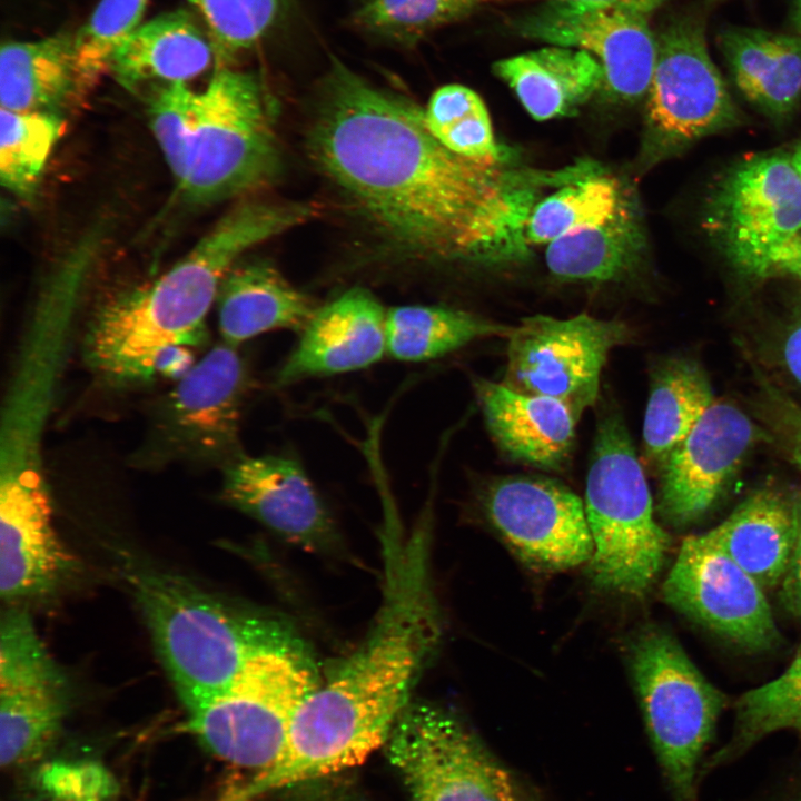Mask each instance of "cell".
<instances>
[{"mask_svg":"<svg viewBox=\"0 0 801 801\" xmlns=\"http://www.w3.org/2000/svg\"><path fill=\"white\" fill-rule=\"evenodd\" d=\"M798 535L795 507L771 490L754 492L705 533L763 589L780 584Z\"/></svg>","mask_w":801,"mask_h":801,"instance_id":"cell-26","label":"cell"},{"mask_svg":"<svg viewBox=\"0 0 801 801\" xmlns=\"http://www.w3.org/2000/svg\"><path fill=\"white\" fill-rule=\"evenodd\" d=\"M753 801H801V759L782 771Z\"/></svg>","mask_w":801,"mask_h":801,"instance_id":"cell-41","label":"cell"},{"mask_svg":"<svg viewBox=\"0 0 801 801\" xmlns=\"http://www.w3.org/2000/svg\"><path fill=\"white\" fill-rule=\"evenodd\" d=\"M631 338L630 327L616 319L587 314L525 317L507 337L502 383L520 393L557 399L578 422L597 400L609 354Z\"/></svg>","mask_w":801,"mask_h":801,"instance_id":"cell-12","label":"cell"},{"mask_svg":"<svg viewBox=\"0 0 801 801\" xmlns=\"http://www.w3.org/2000/svg\"><path fill=\"white\" fill-rule=\"evenodd\" d=\"M424 116L433 136L456 155L479 160L507 157L495 140L486 105L466 86L449 83L436 89Z\"/></svg>","mask_w":801,"mask_h":801,"instance_id":"cell-34","label":"cell"},{"mask_svg":"<svg viewBox=\"0 0 801 801\" xmlns=\"http://www.w3.org/2000/svg\"><path fill=\"white\" fill-rule=\"evenodd\" d=\"M249 385L238 347L224 342L214 346L160 399L135 462L225 466L243 453L241 413Z\"/></svg>","mask_w":801,"mask_h":801,"instance_id":"cell-9","label":"cell"},{"mask_svg":"<svg viewBox=\"0 0 801 801\" xmlns=\"http://www.w3.org/2000/svg\"><path fill=\"white\" fill-rule=\"evenodd\" d=\"M760 436L738 406L714 402L659 468L662 517L676 527L701 520Z\"/></svg>","mask_w":801,"mask_h":801,"instance_id":"cell-17","label":"cell"},{"mask_svg":"<svg viewBox=\"0 0 801 801\" xmlns=\"http://www.w3.org/2000/svg\"><path fill=\"white\" fill-rule=\"evenodd\" d=\"M222 495L283 540L305 550H323L336 537L327 506L293 455L243 452L222 466Z\"/></svg>","mask_w":801,"mask_h":801,"instance_id":"cell-18","label":"cell"},{"mask_svg":"<svg viewBox=\"0 0 801 801\" xmlns=\"http://www.w3.org/2000/svg\"><path fill=\"white\" fill-rule=\"evenodd\" d=\"M385 745L413 801H525L510 769L436 703L411 702Z\"/></svg>","mask_w":801,"mask_h":801,"instance_id":"cell-10","label":"cell"},{"mask_svg":"<svg viewBox=\"0 0 801 801\" xmlns=\"http://www.w3.org/2000/svg\"><path fill=\"white\" fill-rule=\"evenodd\" d=\"M647 18L621 7L545 1L512 27L525 39L592 55L602 66V89L610 98L635 103L646 98L657 55Z\"/></svg>","mask_w":801,"mask_h":801,"instance_id":"cell-15","label":"cell"},{"mask_svg":"<svg viewBox=\"0 0 801 801\" xmlns=\"http://www.w3.org/2000/svg\"><path fill=\"white\" fill-rule=\"evenodd\" d=\"M386 312L374 294L362 287L317 307L274 375V387L350 373L379 362L386 353Z\"/></svg>","mask_w":801,"mask_h":801,"instance_id":"cell-19","label":"cell"},{"mask_svg":"<svg viewBox=\"0 0 801 801\" xmlns=\"http://www.w3.org/2000/svg\"><path fill=\"white\" fill-rule=\"evenodd\" d=\"M216 60L211 40L191 13L175 10L140 24L116 50L108 71L126 87L150 80L186 82Z\"/></svg>","mask_w":801,"mask_h":801,"instance_id":"cell-25","label":"cell"},{"mask_svg":"<svg viewBox=\"0 0 801 801\" xmlns=\"http://www.w3.org/2000/svg\"><path fill=\"white\" fill-rule=\"evenodd\" d=\"M731 80L765 117L781 121L801 103V37L749 27L718 36Z\"/></svg>","mask_w":801,"mask_h":801,"instance_id":"cell-22","label":"cell"},{"mask_svg":"<svg viewBox=\"0 0 801 801\" xmlns=\"http://www.w3.org/2000/svg\"><path fill=\"white\" fill-rule=\"evenodd\" d=\"M148 0H100L88 21L75 32V52L86 92L108 71L116 50L141 24Z\"/></svg>","mask_w":801,"mask_h":801,"instance_id":"cell-37","label":"cell"},{"mask_svg":"<svg viewBox=\"0 0 801 801\" xmlns=\"http://www.w3.org/2000/svg\"><path fill=\"white\" fill-rule=\"evenodd\" d=\"M63 120L48 111L0 113V179L19 198H31L62 134Z\"/></svg>","mask_w":801,"mask_h":801,"instance_id":"cell-33","label":"cell"},{"mask_svg":"<svg viewBox=\"0 0 801 801\" xmlns=\"http://www.w3.org/2000/svg\"><path fill=\"white\" fill-rule=\"evenodd\" d=\"M492 71L537 121L574 113L604 83L602 66L592 55L553 44L500 59Z\"/></svg>","mask_w":801,"mask_h":801,"instance_id":"cell-24","label":"cell"},{"mask_svg":"<svg viewBox=\"0 0 801 801\" xmlns=\"http://www.w3.org/2000/svg\"><path fill=\"white\" fill-rule=\"evenodd\" d=\"M512 326L443 305H406L386 312V353L400 362L439 358L475 340L508 337Z\"/></svg>","mask_w":801,"mask_h":801,"instance_id":"cell-30","label":"cell"},{"mask_svg":"<svg viewBox=\"0 0 801 801\" xmlns=\"http://www.w3.org/2000/svg\"><path fill=\"white\" fill-rule=\"evenodd\" d=\"M713 403L708 375L694 359L672 357L657 364L643 424L646 461L660 468Z\"/></svg>","mask_w":801,"mask_h":801,"instance_id":"cell-29","label":"cell"},{"mask_svg":"<svg viewBox=\"0 0 801 801\" xmlns=\"http://www.w3.org/2000/svg\"><path fill=\"white\" fill-rule=\"evenodd\" d=\"M39 784L46 795L83 801H109L117 792L115 779L93 762H55L42 768Z\"/></svg>","mask_w":801,"mask_h":801,"instance_id":"cell-39","label":"cell"},{"mask_svg":"<svg viewBox=\"0 0 801 801\" xmlns=\"http://www.w3.org/2000/svg\"><path fill=\"white\" fill-rule=\"evenodd\" d=\"M216 305L221 339L234 347L270 330L300 332L317 308L265 261L236 263L220 284Z\"/></svg>","mask_w":801,"mask_h":801,"instance_id":"cell-23","label":"cell"},{"mask_svg":"<svg viewBox=\"0 0 801 801\" xmlns=\"http://www.w3.org/2000/svg\"><path fill=\"white\" fill-rule=\"evenodd\" d=\"M619 181L601 168L557 188L533 208L527 221L530 245L550 244L577 230L609 221L624 201Z\"/></svg>","mask_w":801,"mask_h":801,"instance_id":"cell-32","label":"cell"},{"mask_svg":"<svg viewBox=\"0 0 801 801\" xmlns=\"http://www.w3.org/2000/svg\"><path fill=\"white\" fill-rule=\"evenodd\" d=\"M784 730L801 731V652L780 676L736 701L733 732L706 756L701 780L738 761L768 735Z\"/></svg>","mask_w":801,"mask_h":801,"instance_id":"cell-31","label":"cell"},{"mask_svg":"<svg viewBox=\"0 0 801 801\" xmlns=\"http://www.w3.org/2000/svg\"><path fill=\"white\" fill-rule=\"evenodd\" d=\"M314 214V206L297 202L254 200L233 208L151 284L99 308L83 342L88 366L115 386L151 379L162 350L204 338L206 316L240 255Z\"/></svg>","mask_w":801,"mask_h":801,"instance_id":"cell-2","label":"cell"},{"mask_svg":"<svg viewBox=\"0 0 801 801\" xmlns=\"http://www.w3.org/2000/svg\"><path fill=\"white\" fill-rule=\"evenodd\" d=\"M75 33L9 41L0 52V105L13 111L59 110L83 93Z\"/></svg>","mask_w":801,"mask_h":801,"instance_id":"cell-27","label":"cell"},{"mask_svg":"<svg viewBox=\"0 0 801 801\" xmlns=\"http://www.w3.org/2000/svg\"><path fill=\"white\" fill-rule=\"evenodd\" d=\"M645 244L640 215L625 198L605 224L547 244L545 263L551 274L561 280L615 281L640 266Z\"/></svg>","mask_w":801,"mask_h":801,"instance_id":"cell-28","label":"cell"},{"mask_svg":"<svg viewBox=\"0 0 801 801\" xmlns=\"http://www.w3.org/2000/svg\"><path fill=\"white\" fill-rule=\"evenodd\" d=\"M703 18H676L657 36L645 112V154L657 162L709 136L730 130L742 116L710 57Z\"/></svg>","mask_w":801,"mask_h":801,"instance_id":"cell-11","label":"cell"},{"mask_svg":"<svg viewBox=\"0 0 801 801\" xmlns=\"http://www.w3.org/2000/svg\"><path fill=\"white\" fill-rule=\"evenodd\" d=\"M67 711L65 679L29 615L8 609L0 624V756L13 769L42 758Z\"/></svg>","mask_w":801,"mask_h":801,"instance_id":"cell-13","label":"cell"},{"mask_svg":"<svg viewBox=\"0 0 801 801\" xmlns=\"http://www.w3.org/2000/svg\"><path fill=\"white\" fill-rule=\"evenodd\" d=\"M631 668L644 722L672 801H699L701 771L726 696L676 639L650 626L632 643Z\"/></svg>","mask_w":801,"mask_h":801,"instance_id":"cell-5","label":"cell"},{"mask_svg":"<svg viewBox=\"0 0 801 801\" xmlns=\"http://www.w3.org/2000/svg\"><path fill=\"white\" fill-rule=\"evenodd\" d=\"M789 22L794 34L801 37V0L791 1Z\"/></svg>","mask_w":801,"mask_h":801,"instance_id":"cell-45","label":"cell"},{"mask_svg":"<svg viewBox=\"0 0 801 801\" xmlns=\"http://www.w3.org/2000/svg\"><path fill=\"white\" fill-rule=\"evenodd\" d=\"M790 155H791L792 162L801 178V139L794 146V148Z\"/></svg>","mask_w":801,"mask_h":801,"instance_id":"cell-46","label":"cell"},{"mask_svg":"<svg viewBox=\"0 0 801 801\" xmlns=\"http://www.w3.org/2000/svg\"><path fill=\"white\" fill-rule=\"evenodd\" d=\"M479 6L493 2H507L517 0H476ZM558 2H574L585 4L613 6L636 10L650 16L653 11L662 7L669 0H545Z\"/></svg>","mask_w":801,"mask_h":801,"instance_id":"cell-42","label":"cell"},{"mask_svg":"<svg viewBox=\"0 0 801 801\" xmlns=\"http://www.w3.org/2000/svg\"><path fill=\"white\" fill-rule=\"evenodd\" d=\"M789 409H790L789 411L790 413L788 416V418L790 421L789 425L792 429L791 435H793L792 453H793L794 461L801 471V414L798 411H795L797 414H794V408H789ZM795 510H797L799 528L801 530V498H800V502L798 503V505L795 506Z\"/></svg>","mask_w":801,"mask_h":801,"instance_id":"cell-44","label":"cell"},{"mask_svg":"<svg viewBox=\"0 0 801 801\" xmlns=\"http://www.w3.org/2000/svg\"><path fill=\"white\" fill-rule=\"evenodd\" d=\"M780 597L784 607L801 619V530L789 563L780 582Z\"/></svg>","mask_w":801,"mask_h":801,"instance_id":"cell-40","label":"cell"},{"mask_svg":"<svg viewBox=\"0 0 801 801\" xmlns=\"http://www.w3.org/2000/svg\"><path fill=\"white\" fill-rule=\"evenodd\" d=\"M273 116L255 75L217 67L197 91L190 165L178 187L185 200L212 204L275 178L280 158Z\"/></svg>","mask_w":801,"mask_h":801,"instance_id":"cell-6","label":"cell"},{"mask_svg":"<svg viewBox=\"0 0 801 801\" xmlns=\"http://www.w3.org/2000/svg\"><path fill=\"white\" fill-rule=\"evenodd\" d=\"M201 18L217 67L256 46L274 27L288 0H187Z\"/></svg>","mask_w":801,"mask_h":801,"instance_id":"cell-35","label":"cell"},{"mask_svg":"<svg viewBox=\"0 0 801 801\" xmlns=\"http://www.w3.org/2000/svg\"><path fill=\"white\" fill-rule=\"evenodd\" d=\"M584 507L593 540L589 573L599 589L642 596L655 582L670 537L653 501L621 412H600L586 476Z\"/></svg>","mask_w":801,"mask_h":801,"instance_id":"cell-4","label":"cell"},{"mask_svg":"<svg viewBox=\"0 0 801 801\" xmlns=\"http://www.w3.org/2000/svg\"><path fill=\"white\" fill-rule=\"evenodd\" d=\"M307 136L319 169L385 236L419 255L487 265L525 258L533 208L564 181L562 170L452 152L424 109L339 61L322 83Z\"/></svg>","mask_w":801,"mask_h":801,"instance_id":"cell-1","label":"cell"},{"mask_svg":"<svg viewBox=\"0 0 801 801\" xmlns=\"http://www.w3.org/2000/svg\"><path fill=\"white\" fill-rule=\"evenodd\" d=\"M472 386L501 451L525 465L561 471L572 454L576 421L557 399L513 390L474 376Z\"/></svg>","mask_w":801,"mask_h":801,"instance_id":"cell-21","label":"cell"},{"mask_svg":"<svg viewBox=\"0 0 801 801\" xmlns=\"http://www.w3.org/2000/svg\"><path fill=\"white\" fill-rule=\"evenodd\" d=\"M773 274H785L801 280V233L780 251Z\"/></svg>","mask_w":801,"mask_h":801,"instance_id":"cell-43","label":"cell"},{"mask_svg":"<svg viewBox=\"0 0 801 801\" xmlns=\"http://www.w3.org/2000/svg\"><path fill=\"white\" fill-rule=\"evenodd\" d=\"M43 801H83V800H76V799H67V798H58V797L46 795V799H44Z\"/></svg>","mask_w":801,"mask_h":801,"instance_id":"cell-47","label":"cell"},{"mask_svg":"<svg viewBox=\"0 0 801 801\" xmlns=\"http://www.w3.org/2000/svg\"><path fill=\"white\" fill-rule=\"evenodd\" d=\"M319 681L301 647L265 650L221 692L187 708V729L212 754L266 769L280 753L293 720Z\"/></svg>","mask_w":801,"mask_h":801,"instance_id":"cell-7","label":"cell"},{"mask_svg":"<svg viewBox=\"0 0 801 801\" xmlns=\"http://www.w3.org/2000/svg\"><path fill=\"white\" fill-rule=\"evenodd\" d=\"M702 226L738 276L773 275L778 255L801 233V178L791 155L752 152L730 164L709 188Z\"/></svg>","mask_w":801,"mask_h":801,"instance_id":"cell-8","label":"cell"},{"mask_svg":"<svg viewBox=\"0 0 801 801\" xmlns=\"http://www.w3.org/2000/svg\"><path fill=\"white\" fill-rule=\"evenodd\" d=\"M131 578L156 650L186 709L226 689L254 655L299 646L275 622L224 604L181 577L151 571Z\"/></svg>","mask_w":801,"mask_h":801,"instance_id":"cell-3","label":"cell"},{"mask_svg":"<svg viewBox=\"0 0 801 801\" xmlns=\"http://www.w3.org/2000/svg\"><path fill=\"white\" fill-rule=\"evenodd\" d=\"M484 511L528 565L562 571L589 563L593 554L584 502L553 479L498 477L482 494Z\"/></svg>","mask_w":801,"mask_h":801,"instance_id":"cell-16","label":"cell"},{"mask_svg":"<svg viewBox=\"0 0 801 801\" xmlns=\"http://www.w3.org/2000/svg\"><path fill=\"white\" fill-rule=\"evenodd\" d=\"M197 91L186 82L166 83L151 97L148 115L154 136L177 181H185L196 127Z\"/></svg>","mask_w":801,"mask_h":801,"instance_id":"cell-38","label":"cell"},{"mask_svg":"<svg viewBox=\"0 0 801 801\" xmlns=\"http://www.w3.org/2000/svg\"><path fill=\"white\" fill-rule=\"evenodd\" d=\"M478 7L476 0H368L353 22L364 31L409 43Z\"/></svg>","mask_w":801,"mask_h":801,"instance_id":"cell-36","label":"cell"},{"mask_svg":"<svg viewBox=\"0 0 801 801\" xmlns=\"http://www.w3.org/2000/svg\"><path fill=\"white\" fill-rule=\"evenodd\" d=\"M70 566L52 523L46 488L32 471L2 481L0 592L16 602L51 591Z\"/></svg>","mask_w":801,"mask_h":801,"instance_id":"cell-20","label":"cell"},{"mask_svg":"<svg viewBox=\"0 0 801 801\" xmlns=\"http://www.w3.org/2000/svg\"><path fill=\"white\" fill-rule=\"evenodd\" d=\"M763 590L705 534L683 540L662 586L669 605L753 652L771 650L781 641Z\"/></svg>","mask_w":801,"mask_h":801,"instance_id":"cell-14","label":"cell"}]
</instances>
